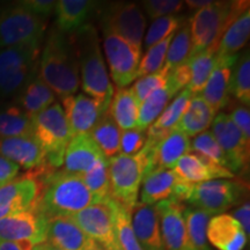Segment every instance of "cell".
Segmentation results:
<instances>
[{
  "label": "cell",
  "mask_w": 250,
  "mask_h": 250,
  "mask_svg": "<svg viewBox=\"0 0 250 250\" xmlns=\"http://www.w3.org/2000/svg\"><path fill=\"white\" fill-rule=\"evenodd\" d=\"M236 127L241 131L243 137L250 142V112L248 105H236L228 115Z\"/></svg>",
  "instance_id": "48"
},
{
  "label": "cell",
  "mask_w": 250,
  "mask_h": 250,
  "mask_svg": "<svg viewBox=\"0 0 250 250\" xmlns=\"http://www.w3.org/2000/svg\"><path fill=\"white\" fill-rule=\"evenodd\" d=\"M68 37L78 58L83 90L108 110L115 90L100 48L98 30L92 23H87L68 34Z\"/></svg>",
  "instance_id": "2"
},
{
  "label": "cell",
  "mask_w": 250,
  "mask_h": 250,
  "mask_svg": "<svg viewBox=\"0 0 250 250\" xmlns=\"http://www.w3.org/2000/svg\"><path fill=\"white\" fill-rule=\"evenodd\" d=\"M39 76L62 100L77 93L80 86L79 64L67 34L54 28L40 56Z\"/></svg>",
  "instance_id": "3"
},
{
  "label": "cell",
  "mask_w": 250,
  "mask_h": 250,
  "mask_svg": "<svg viewBox=\"0 0 250 250\" xmlns=\"http://www.w3.org/2000/svg\"><path fill=\"white\" fill-rule=\"evenodd\" d=\"M70 218L103 250H122L117 242L112 212L108 202L90 205L70 215Z\"/></svg>",
  "instance_id": "12"
},
{
  "label": "cell",
  "mask_w": 250,
  "mask_h": 250,
  "mask_svg": "<svg viewBox=\"0 0 250 250\" xmlns=\"http://www.w3.org/2000/svg\"><path fill=\"white\" fill-rule=\"evenodd\" d=\"M233 218H235L237 223L241 225L243 232L247 237H249L250 232V205L249 202H245L241 206L236 208L233 213Z\"/></svg>",
  "instance_id": "50"
},
{
  "label": "cell",
  "mask_w": 250,
  "mask_h": 250,
  "mask_svg": "<svg viewBox=\"0 0 250 250\" xmlns=\"http://www.w3.org/2000/svg\"><path fill=\"white\" fill-rule=\"evenodd\" d=\"M146 143L145 131L131 129L121 133L120 154L134 155L142 151Z\"/></svg>",
  "instance_id": "46"
},
{
  "label": "cell",
  "mask_w": 250,
  "mask_h": 250,
  "mask_svg": "<svg viewBox=\"0 0 250 250\" xmlns=\"http://www.w3.org/2000/svg\"><path fill=\"white\" fill-rule=\"evenodd\" d=\"M89 250H103V249L101 248V247H99L98 245H95L92 249H89Z\"/></svg>",
  "instance_id": "54"
},
{
  "label": "cell",
  "mask_w": 250,
  "mask_h": 250,
  "mask_svg": "<svg viewBox=\"0 0 250 250\" xmlns=\"http://www.w3.org/2000/svg\"><path fill=\"white\" fill-rule=\"evenodd\" d=\"M121 133L120 127L107 111L100 117L98 123L94 125L89 136L105 158H112L120 154Z\"/></svg>",
  "instance_id": "33"
},
{
  "label": "cell",
  "mask_w": 250,
  "mask_h": 250,
  "mask_svg": "<svg viewBox=\"0 0 250 250\" xmlns=\"http://www.w3.org/2000/svg\"><path fill=\"white\" fill-rule=\"evenodd\" d=\"M208 241L218 250H243L248 237L233 215H213L208 225Z\"/></svg>",
  "instance_id": "24"
},
{
  "label": "cell",
  "mask_w": 250,
  "mask_h": 250,
  "mask_svg": "<svg viewBox=\"0 0 250 250\" xmlns=\"http://www.w3.org/2000/svg\"><path fill=\"white\" fill-rule=\"evenodd\" d=\"M171 169L181 181L190 184L234 177V174L227 168L215 165L196 153H188L183 155Z\"/></svg>",
  "instance_id": "19"
},
{
  "label": "cell",
  "mask_w": 250,
  "mask_h": 250,
  "mask_svg": "<svg viewBox=\"0 0 250 250\" xmlns=\"http://www.w3.org/2000/svg\"><path fill=\"white\" fill-rule=\"evenodd\" d=\"M33 136V120L17 103L0 107V139Z\"/></svg>",
  "instance_id": "32"
},
{
  "label": "cell",
  "mask_w": 250,
  "mask_h": 250,
  "mask_svg": "<svg viewBox=\"0 0 250 250\" xmlns=\"http://www.w3.org/2000/svg\"><path fill=\"white\" fill-rule=\"evenodd\" d=\"M46 242L61 250H89L96 245L70 217L48 220Z\"/></svg>",
  "instance_id": "22"
},
{
  "label": "cell",
  "mask_w": 250,
  "mask_h": 250,
  "mask_svg": "<svg viewBox=\"0 0 250 250\" xmlns=\"http://www.w3.org/2000/svg\"><path fill=\"white\" fill-rule=\"evenodd\" d=\"M41 43L0 49V101L15 99L39 74Z\"/></svg>",
  "instance_id": "5"
},
{
  "label": "cell",
  "mask_w": 250,
  "mask_h": 250,
  "mask_svg": "<svg viewBox=\"0 0 250 250\" xmlns=\"http://www.w3.org/2000/svg\"><path fill=\"white\" fill-rule=\"evenodd\" d=\"M33 136L45 155V166L58 169L64 164V154L72 138L62 107L58 102L33 118Z\"/></svg>",
  "instance_id": "6"
},
{
  "label": "cell",
  "mask_w": 250,
  "mask_h": 250,
  "mask_svg": "<svg viewBox=\"0 0 250 250\" xmlns=\"http://www.w3.org/2000/svg\"><path fill=\"white\" fill-rule=\"evenodd\" d=\"M62 101L72 137L89 134L100 117L108 111L86 94L67 96Z\"/></svg>",
  "instance_id": "17"
},
{
  "label": "cell",
  "mask_w": 250,
  "mask_h": 250,
  "mask_svg": "<svg viewBox=\"0 0 250 250\" xmlns=\"http://www.w3.org/2000/svg\"><path fill=\"white\" fill-rule=\"evenodd\" d=\"M40 182V196L36 208L46 220L70 217L90 205L99 204L80 175L43 167L34 170Z\"/></svg>",
  "instance_id": "1"
},
{
  "label": "cell",
  "mask_w": 250,
  "mask_h": 250,
  "mask_svg": "<svg viewBox=\"0 0 250 250\" xmlns=\"http://www.w3.org/2000/svg\"><path fill=\"white\" fill-rule=\"evenodd\" d=\"M19 173H20V167L18 165L0 155V187L13 181L15 177L19 176Z\"/></svg>",
  "instance_id": "49"
},
{
  "label": "cell",
  "mask_w": 250,
  "mask_h": 250,
  "mask_svg": "<svg viewBox=\"0 0 250 250\" xmlns=\"http://www.w3.org/2000/svg\"><path fill=\"white\" fill-rule=\"evenodd\" d=\"M191 98L192 94L190 90L187 88L181 90L179 94H176V98H174L173 101L166 107L158 120L147 130L153 133L166 134L169 130L174 129L188 109Z\"/></svg>",
  "instance_id": "36"
},
{
  "label": "cell",
  "mask_w": 250,
  "mask_h": 250,
  "mask_svg": "<svg viewBox=\"0 0 250 250\" xmlns=\"http://www.w3.org/2000/svg\"><path fill=\"white\" fill-rule=\"evenodd\" d=\"M102 35L111 79L118 89L125 88L137 79L142 50L109 31L102 30Z\"/></svg>",
  "instance_id": "11"
},
{
  "label": "cell",
  "mask_w": 250,
  "mask_h": 250,
  "mask_svg": "<svg viewBox=\"0 0 250 250\" xmlns=\"http://www.w3.org/2000/svg\"><path fill=\"white\" fill-rule=\"evenodd\" d=\"M80 177L98 203H107L111 198L107 158L102 159L95 167L80 175Z\"/></svg>",
  "instance_id": "40"
},
{
  "label": "cell",
  "mask_w": 250,
  "mask_h": 250,
  "mask_svg": "<svg viewBox=\"0 0 250 250\" xmlns=\"http://www.w3.org/2000/svg\"><path fill=\"white\" fill-rule=\"evenodd\" d=\"M114 219L115 233L117 242L122 250H143L140 248L138 240L134 235L132 223H131V208L120 202L110 198L108 201Z\"/></svg>",
  "instance_id": "35"
},
{
  "label": "cell",
  "mask_w": 250,
  "mask_h": 250,
  "mask_svg": "<svg viewBox=\"0 0 250 250\" xmlns=\"http://www.w3.org/2000/svg\"><path fill=\"white\" fill-rule=\"evenodd\" d=\"M247 187L242 181L212 180L193 184L188 203L211 215L224 213L245 197Z\"/></svg>",
  "instance_id": "10"
},
{
  "label": "cell",
  "mask_w": 250,
  "mask_h": 250,
  "mask_svg": "<svg viewBox=\"0 0 250 250\" xmlns=\"http://www.w3.org/2000/svg\"><path fill=\"white\" fill-rule=\"evenodd\" d=\"M18 4L30 12L31 14L46 20L55 12L56 1L54 0H23V1H19Z\"/></svg>",
  "instance_id": "47"
},
{
  "label": "cell",
  "mask_w": 250,
  "mask_h": 250,
  "mask_svg": "<svg viewBox=\"0 0 250 250\" xmlns=\"http://www.w3.org/2000/svg\"><path fill=\"white\" fill-rule=\"evenodd\" d=\"M179 177L173 169L155 168L144 175L140 186V202L144 205H155L173 196Z\"/></svg>",
  "instance_id": "26"
},
{
  "label": "cell",
  "mask_w": 250,
  "mask_h": 250,
  "mask_svg": "<svg viewBox=\"0 0 250 250\" xmlns=\"http://www.w3.org/2000/svg\"><path fill=\"white\" fill-rule=\"evenodd\" d=\"M176 94L179 93L167 83L165 87L156 89L148 98L144 100L139 104L136 129L142 131L147 130L158 120L162 111L169 104V101L173 99V96Z\"/></svg>",
  "instance_id": "31"
},
{
  "label": "cell",
  "mask_w": 250,
  "mask_h": 250,
  "mask_svg": "<svg viewBox=\"0 0 250 250\" xmlns=\"http://www.w3.org/2000/svg\"><path fill=\"white\" fill-rule=\"evenodd\" d=\"M146 165V155L143 149L134 155L117 154L109 158L108 173L111 198L132 210L138 203V193Z\"/></svg>",
  "instance_id": "7"
},
{
  "label": "cell",
  "mask_w": 250,
  "mask_h": 250,
  "mask_svg": "<svg viewBox=\"0 0 250 250\" xmlns=\"http://www.w3.org/2000/svg\"><path fill=\"white\" fill-rule=\"evenodd\" d=\"M210 132L226 154L233 174L248 167L250 142L243 137L241 131L237 129L227 114L218 112L215 115Z\"/></svg>",
  "instance_id": "13"
},
{
  "label": "cell",
  "mask_w": 250,
  "mask_h": 250,
  "mask_svg": "<svg viewBox=\"0 0 250 250\" xmlns=\"http://www.w3.org/2000/svg\"><path fill=\"white\" fill-rule=\"evenodd\" d=\"M173 35L168 36L166 40L156 43V44L146 50L145 56H144L143 59H140L138 71H137V78L156 73V72L161 71L164 68L168 46L170 44Z\"/></svg>",
  "instance_id": "42"
},
{
  "label": "cell",
  "mask_w": 250,
  "mask_h": 250,
  "mask_svg": "<svg viewBox=\"0 0 250 250\" xmlns=\"http://www.w3.org/2000/svg\"><path fill=\"white\" fill-rule=\"evenodd\" d=\"M211 2L212 1H210V0H206V1H201V0H189V1L184 2V5H187L188 7L190 8H195L198 11V9L205 7V6H208Z\"/></svg>",
  "instance_id": "52"
},
{
  "label": "cell",
  "mask_w": 250,
  "mask_h": 250,
  "mask_svg": "<svg viewBox=\"0 0 250 250\" xmlns=\"http://www.w3.org/2000/svg\"><path fill=\"white\" fill-rule=\"evenodd\" d=\"M168 73H169V71L166 67H164L161 71L156 72V73L138 78V80L134 83L133 87H131L137 102L140 104V103H142L146 98H148L153 92L165 87L166 83H167Z\"/></svg>",
  "instance_id": "44"
},
{
  "label": "cell",
  "mask_w": 250,
  "mask_h": 250,
  "mask_svg": "<svg viewBox=\"0 0 250 250\" xmlns=\"http://www.w3.org/2000/svg\"><path fill=\"white\" fill-rule=\"evenodd\" d=\"M183 217L188 234L196 250H212L206 232L208 221L213 215L196 208H184Z\"/></svg>",
  "instance_id": "38"
},
{
  "label": "cell",
  "mask_w": 250,
  "mask_h": 250,
  "mask_svg": "<svg viewBox=\"0 0 250 250\" xmlns=\"http://www.w3.org/2000/svg\"><path fill=\"white\" fill-rule=\"evenodd\" d=\"M143 8L149 19L168 17V15H176L184 9V1L180 0H145L142 2Z\"/></svg>",
  "instance_id": "45"
},
{
  "label": "cell",
  "mask_w": 250,
  "mask_h": 250,
  "mask_svg": "<svg viewBox=\"0 0 250 250\" xmlns=\"http://www.w3.org/2000/svg\"><path fill=\"white\" fill-rule=\"evenodd\" d=\"M40 190V182L33 171L0 187V219L35 208Z\"/></svg>",
  "instance_id": "15"
},
{
  "label": "cell",
  "mask_w": 250,
  "mask_h": 250,
  "mask_svg": "<svg viewBox=\"0 0 250 250\" xmlns=\"http://www.w3.org/2000/svg\"><path fill=\"white\" fill-rule=\"evenodd\" d=\"M99 2L93 0H59L56 1V27L64 34H72L87 24Z\"/></svg>",
  "instance_id": "25"
},
{
  "label": "cell",
  "mask_w": 250,
  "mask_h": 250,
  "mask_svg": "<svg viewBox=\"0 0 250 250\" xmlns=\"http://www.w3.org/2000/svg\"><path fill=\"white\" fill-rule=\"evenodd\" d=\"M229 94L243 105L250 104V57L247 50L237 57L232 70Z\"/></svg>",
  "instance_id": "39"
},
{
  "label": "cell",
  "mask_w": 250,
  "mask_h": 250,
  "mask_svg": "<svg viewBox=\"0 0 250 250\" xmlns=\"http://www.w3.org/2000/svg\"><path fill=\"white\" fill-rule=\"evenodd\" d=\"M34 245L29 242H2L0 241V250H33Z\"/></svg>",
  "instance_id": "51"
},
{
  "label": "cell",
  "mask_w": 250,
  "mask_h": 250,
  "mask_svg": "<svg viewBox=\"0 0 250 250\" xmlns=\"http://www.w3.org/2000/svg\"><path fill=\"white\" fill-rule=\"evenodd\" d=\"M139 103L131 88H122L114 93L108 112L121 131L136 129Z\"/></svg>",
  "instance_id": "29"
},
{
  "label": "cell",
  "mask_w": 250,
  "mask_h": 250,
  "mask_svg": "<svg viewBox=\"0 0 250 250\" xmlns=\"http://www.w3.org/2000/svg\"><path fill=\"white\" fill-rule=\"evenodd\" d=\"M166 250H196L184 221L182 203L166 199L155 204Z\"/></svg>",
  "instance_id": "16"
},
{
  "label": "cell",
  "mask_w": 250,
  "mask_h": 250,
  "mask_svg": "<svg viewBox=\"0 0 250 250\" xmlns=\"http://www.w3.org/2000/svg\"><path fill=\"white\" fill-rule=\"evenodd\" d=\"M99 14L102 30L115 34L142 50L146 19L139 5L125 1L110 2L103 6Z\"/></svg>",
  "instance_id": "9"
},
{
  "label": "cell",
  "mask_w": 250,
  "mask_h": 250,
  "mask_svg": "<svg viewBox=\"0 0 250 250\" xmlns=\"http://www.w3.org/2000/svg\"><path fill=\"white\" fill-rule=\"evenodd\" d=\"M0 155L19 167L34 171L45 167V155L34 136L0 139Z\"/></svg>",
  "instance_id": "18"
},
{
  "label": "cell",
  "mask_w": 250,
  "mask_h": 250,
  "mask_svg": "<svg viewBox=\"0 0 250 250\" xmlns=\"http://www.w3.org/2000/svg\"><path fill=\"white\" fill-rule=\"evenodd\" d=\"M192 56V42L191 31H190L189 21L184 22L177 33L173 35L170 44L168 46L167 57H166L165 66L168 71L187 64Z\"/></svg>",
  "instance_id": "37"
},
{
  "label": "cell",
  "mask_w": 250,
  "mask_h": 250,
  "mask_svg": "<svg viewBox=\"0 0 250 250\" xmlns=\"http://www.w3.org/2000/svg\"><path fill=\"white\" fill-rule=\"evenodd\" d=\"M184 22H186L184 18L180 15H168V17L155 19L151 27L148 28L145 40H144L145 49L147 50L156 43L166 40L168 36L173 35Z\"/></svg>",
  "instance_id": "43"
},
{
  "label": "cell",
  "mask_w": 250,
  "mask_h": 250,
  "mask_svg": "<svg viewBox=\"0 0 250 250\" xmlns=\"http://www.w3.org/2000/svg\"><path fill=\"white\" fill-rule=\"evenodd\" d=\"M131 223L143 250H166L155 205L137 203L131 211Z\"/></svg>",
  "instance_id": "20"
},
{
  "label": "cell",
  "mask_w": 250,
  "mask_h": 250,
  "mask_svg": "<svg viewBox=\"0 0 250 250\" xmlns=\"http://www.w3.org/2000/svg\"><path fill=\"white\" fill-rule=\"evenodd\" d=\"M56 102V95L37 74L15 98V103L33 120L41 111Z\"/></svg>",
  "instance_id": "27"
},
{
  "label": "cell",
  "mask_w": 250,
  "mask_h": 250,
  "mask_svg": "<svg viewBox=\"0 0 250 250\" xmlns=\"http://www.w3.org/2000/svg\"><path fill=\"white\" fill-rule=\"evenodd\" d=\"M215 115L217 112L211 108V105L197 94L192 95L188 109L175 127L188 137H196L211 126Z\"/></svg>",
  "instance_id": "28"
},
{
  "label": "cell",
  "mask_w": 250,
  "mask_h": 250,
  "mask_svg": "<svg viewBox=\"0 0 250 250\" xmlns=\"http://www.w3.org/2000/svg\"><path fill=\"white\" fill-rule=\"evenodd\" d=\"M249 1H212L189 20L192 56L208 49H218L219 42L229 23L242 12L249 9ZM191 56V57H192Z\"/></svg>",
  "instance_id": "4"
},
{
  "label": "cell",
  "mask_w": 250,
  "mask_h": 250,
  "mask_svg": "<svg viewBox=\"0 0 250 250\" xmlns=\"http://www.w3.org/2000/svg\"><path fill=\"white\" fill-rule=\"evenodd\" d=\"M191 149L196 152V154L208 159V161L230 170V165L226 154L215 142L210 131H205L196 136L191 143Z\"/></svg>",
  "instance_id": "41"
},
{
  "label": "cell",
  "mask_w": 250,
  "mask_h": 250,
  "mask_svg": "<svg viewBox=\"0 0 250 250\" xmlns=\"http://www.w3.org/2000/svg\"><path fill=\"white\" fill-rule=\"evenodd\" d=\"M218 49H208L201 54L192 56L188 62L190 70V81L187 89L191 92L192 95L201 94L204 88L212 71L217 64Z\"/></svg>",
  "instance_id": "34"
},
{
  "label": "cell",
  "mask_w": 250,
  "mask_h": 250,
  "mask_svg": "<svg viewBox=\"0 0 250 250\" xmlns=\"http://www.w3.org/2000/svg\"><path fill=\"white\" fill-rule=\"evenodd\" d=\"M105 159L89 134L72 137L64 154L65 171L83 175Z\"/></svg>",
  "instance_id": "23"
},
{
  "label": "cell",
  "mask_w": 250,
  "mask_h": 250,
  "mask_svg": "<svg viewBox=\"0 0 250 250\" xmlns=\"http://www.w3.org/2000/svg\"><path fill=\"white\" fill-rule=\"evenodd\" d=\"M239 55L218 57L217 64L199 95L217 112L226 108L229 101V83L234 64Z\"/></svg>",
  "instance_id": "21"
},
{
  "label": "cell",
  "mask_w": 250,
  "mask_h": 250,
  "mask_svg": "<svg viewBox=\"0 0 250 250\" xmlns=\"http://www.w3.org/2000/svg\"><path fill=\"white\" fill-rule=\"evenodd\" d=\"M250 35V11L242 12L236 17L219 42L217 56L218 57H229L235 56L248 42Z\"/></svg>",
  "instance_id": "30"
},
{
  "label": "cell",
  "mask_w": 250,
  "mask_h": 250,
  "mask_svg": "<svg viewBox=\"0 0 250 250\" xmlns=\"http://www.w3.org/2000/svg\"><path fill=\"white\" fill-rule=\"evenodd\" d=\"M48 220L37 210H28L0 219V241L29 242L36 246L46 241Z\"/></svg>",
  "instance_id": "14"
},
{
  "label": "cell",
  "mask_w": 250,
  "mask_h": 250,
  "mask_svg": "<svg viewBox=\"0 0 250 250\" xmlns=\"http://www.w3.org/2000/svg\"><path fill=\"white\" fill-rule=\"evenodd\" d=\"M45 30L46 20L19 4L0 7V49L42 43Z\"/></svg>",
  "instance_id": "8"
},
{
  "label": "cell",
  "mask_w": 250,
  "mask_h": 250,
  "mask_svg": "<svg viewBox=\"0 0 250 250\" xmlns=\"http://www.w3.org/2000/svg\"><path fill=\"white\" fill-rule=\"evenodd\" d=\"M33 250H61L58 248H56V247H54L52 245H50L49 242H43V243H40V245H36L34 246Z\"/></svg>",
  "instance_id": "53"
}]
</instances>
